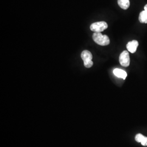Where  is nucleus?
Here are the masks:
<instances>
[{"label":"nucleus","mask_w":147,"mask_h":147,"mask_svg":"<svg viewBox=\"0 0 147 147\" xmlns=\"http://www.w3.org/2000/svg\"><path fill=\"white\" fill-rule=\"evenodd\" d=\"M139 21L140 22L143 24H147V11H142L140 14L139 16Z\"/></svg>","instance_id":"9"},{"label":"nucleus","mask_w":147,"mask_h":147,"mask_svg":"<svg viewBox=\"0 0 147 147\" xmlns=\"http://www.w3.org/2000/svg\"><path fill=\"white\" fill-rule=\"evenodd\" d=\"M81 58L84 61L85 67L89 68L93 65V62L92 61L93 56L91 53L88 50H84L81 53Z\"/></svg>","instance_id":"2"},{"label":"nucleus","mask_w":147,"mask_h":147,"mask_svg":"<svg viewBox=\"0 0 147 147\" xmlns=\"http://www.w3.org/2000/svg\"><path fill=\"white\" fill-rule=\"evenodd\" d=\"M144 11H147V5L144 6Z\"/></svg>","instance_id":"10"},{"label":"nucleus","mask_w":147,"mask_h":147,"mask_svg":"<svg viewBox=\"0 0 147 147\" xmlns=\"http://www.w3.org/2000/svg\"><path fill=\"white\" fill-rule=\"evenodd\" d=\"M138 46V42L137 40H132L129 42L126 45L127 50L131 53H135L137 50V48Z\"/></svg>","instance_id":"5"},{"label":"nucleus","mask_w":147,"mask_h":147,"mask_svg":"<svg viewBox=\"0 0 147 147\" xmlns=\"http://www.w3.org/2000/svg\"><path fill=\"white\" fill-rule=\"evenodd\" d=\"M119 62L121 65L124 67H127L130 65V59L127 51H124L121 53L119 56Z\"/></svg>","instance_id":"4"},{"label":"nucleus","mask_w":147,"mask_h":147,"mask_svg":"<svg viewBox=\"0 0 147 147\" xmlns=\"http://www.w3.org/2000/svg\"><path fill=\"white\" fill-rule=\"evenodd\" d=\"M113 74L118 78H121L124 80L126 79V76H127V73H126V71H125L124 70H123L122 69H114Z\"/></svg>","instance_id":"7"},{"label":"nucleus","mask_w":147,"mask_h":147,"mask_svg":"<svg viewBox=\"0 0 147 147\" xmlns=\"http://www.w3.org/2000/svg\"><path fill=\"white\" fill-rule=\"evenodd\" d=\"M93 39L96 44L101 46H106L110 44V39L106 35H102L100 32H95L93 34Z\"/></svg>","instance_id":"1"},{"label":"nucleus","mask_w":147,"mask_h":147,"mask_svg":"<svg viewBox=\"0 0 147 147\" xmlns=\"http://www.w3.org/2000/svg\"><path fill=\"white\" fill-rule=\"evenodd\" d=\"M118 4L121 8L125 10L130 7V0H118Z\"/></svg>","instance_id":"8"},{"label":"nucleus","mask_w":147,"mask_h":147,"mask_svg":"<svg viewBox=\"0 0 147 147\" xmlns=\"http://www.w3.org/2000/svg\"><path fill=\"white\" fill-rule=\"evenodd\" d=\"M135 140L137 142H140L142 146H147V137L142 134H138L135 136Z\"/></svg>","instance_id":"6"},{"label":"nucleus","mask_w":147,"mask_h":147,"mask_svg":"<svg viewBox=\"0 0 147 147\" xmlns=\"http://www.w3.org/2000/svg\"><path fill=\"white\" fill-rule=\"evenodd\" d=\"M108 27L107 24L105 21L96 22L92 24L90 27V30L94 32H101L107 29Z\"/></svg>","instance_id":"3"}]
</instances>
